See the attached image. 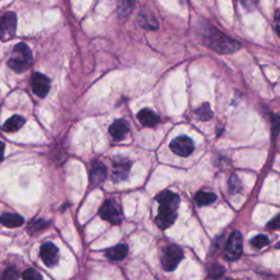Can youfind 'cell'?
Segmentation results:
<instances>
[{"label":"cell","mask_w":280,"mask_h":280,"mask_svg":"<svg viewBox=\"0 0 280 280\" xmlns=\"http://www.w3.org/2000/svg\"><path fill=\"white\" fill-rule=\"evenodd\" d=\"M0 223L7 228H18L24 223V219L18 213H3L0 216Z\"/></svg>","instance_id":"obj_14"},{"label":"cell","mask_w":280,"mask_h":280,"mask_svg":"<svg viewBox=\"0 0 280 280\" xmlns=\"http://www.w3.org/2000/svg\"><path fill=\"white\" fill-rule=\"evenodd\" d=\"M268 228L273 229V230L279 229V216H277L275 219H274L273 221H271L270 223H268Z\"/></svg>","instance_id":"obj_29"},{"label":"cell","mask_w":280,"mask_h":280,"mask_svg":"<svg viewBox=\"0 0 280 280\" xmlns=\"http://www.w3.org/2000/svg\"><path fill=\"white\" fill-rule=\"evenodd\" d=\"M25 119L20 116V115H14V116L10 117L7 122L2 125V130L5 133H15L20 128H22V126L24 125Z\"/></svg>","instance_id":"obj_18"},{"label":"cell","mask_w":280,"mask_h":280,"mask_svg":"<svg viewBox=\"0 0 280 280\" xmlns=\"http://www.w3.org/2000/svg\"><path fill=\"white\" fill-rule=\"evenodd\" d=\"M131 163L126 159H117L113 162V181L116 183L122 182L128 178Z\"/></svg>","instance_id":"obj_11"},{"label":"cell","mask_w":280,"mask_h":280,"mask_svg":"<svg viewBox=\"0 0 280 280\" xmlns=\"http://www.w3.org/2000/svg\"><path fill=\"white\" fill-rule=\"evenodd\" d=\"M138 23L146 30H158L159 22L155 15L148 12H141L138 15Z\"/></svg>","instance_id":"obj_17"},{"label":"cell","mask_w":280,"mask_h":280,"mask_svg":"<svg viewBox=\"0 0 280 280\" xmlns=\"http://www.w3.org/2000/svg\"><path fill=\"white\" fill-rule=\"evenodd\" d=\"M4 148H5V146H4L3 142L0 141V163H1V162H2V160H3V155H4Z\"/></svg>","instance_id":"obj_30"},{"label":"cell","mask_w":280,"mask_h":280,"mask_svg":"<svg viewBox=\"0 0 280 280\" xmlns=\"http://www.w3.org/2000/svg\"><path fill=\"white\" fill-rule=\"evenodd\" d=\"M16 15L13 12H7L0 16V40L10 41L15 35Z\"/></svg>","instance_id":"obj_6"},{"label":"cell","mask_w":280,"mask_h":280,"mask_svg":"<svg viewBox=\"0 0 280 280\" xmlns=\"http://www.w3.org/2000/svg\"><path fill=\"white\" fill-rule=\"evenodd\" d=\"M240 1L245 9H248L250 11L256 9L257 3H259V0H240Z\"/></svg>","instance_id":"obj_28"},{"label":"cell","mask_w":280,"mask_h":280,"mask_svg":"<svg viewBox=\"0 0 280 280\" xmlns=\"http://www.w3.org/2000/svg\"><path fill=\"white\" fill-rule=\"evenodd\" d=\"M137 116H138L140 123L144 126H147V127H155V126L159 123L158 115L149 108L141 109Z\"/></svg>","instance_id":"obj_15"},{"label":"cell","mask_w":280,"mask_h":280,"mask_svg":"<svg viewBox=\"0 0 280 280\" xmlns=\"http://www.w3.org/2000/svg\"><path fill=\"white\" fill-rule=\"evenodd\" d=\"M251 243L252 245L255 246L256 249H263L264 246L268 245V243H270V239L264 234H259L251 241Z\"/></svg>","instance_id":"obj_24"},{"label":"cell","mask_w":280,"mask_h":280,"mask_svg":"<svg viewBox=\"0 0 280 280\" xmlns=\"http://www.w3.org/2000/svg\"><path fill=\"white\" fill-rule=\"evenodd\" d=\"M23 279L26 280H40L42 279V275L40 273H38L36 270H33V268H29V270H26L23 275H22Z\"/></svg>","instance_id":"obj_25"},{"label":"cell","mask_w":280,"mask_h":280,"mask_svg":"<svg viewBox=\"0 0 280 280\" xmlns=\"http://www.w3.org/2000/svg\"><path fill=\"white\" fill-rule=\"evenodd\" d=\"M275 24H276V32L277 34H279V11H277L275 15Z\"/></svg>","instance_id":"obj_31"},{"label":"cell","mask_w":280,"mask_h":280,"mask_svg":"<svg viewBox=\"0 0 280 280\" xmlns=\"http://www.w3.org/2000/svg\"><path fill=\"white\" fill-rule=\"evenodd\" d=\"M224 274V268L220 265H213L210 271H209V275L208 277L209 278H220Z\"/></svg>","instance_id":"obj_27"},{"label":"cell","mask_w":280,"mask_h":280,"mask_svg":"<svg viewBox=\"0 0 280 280\" xmlns=\"http://www.w3.org/2000/svg\"><path fill=\"white\" fill-rule=\"evenodd\" d=\"M199 34L205 45L219 54H231L240 48V43L223 34L212 25H201Z\"/></svg>","instance_id":"obj_1"},{"label":"cell","mask_w":280,"mask_h":280,"mask_svg":"<svg viewBox=\"0 0 280 280\" xmlns=\"http://www.w3.org/2000/svg\"><path fill=\"white\" fill-rule=\"evenodd\" d=\"M195 114L197 118L200 120H209L212 118V111L208 103H205L204 105H201L199 108H197L195 111Z\"/></svg>","instance_id":"obj_21"},{"label":"cell","mask_w":280,"mask_h":280,"mask_svg":"<svg viewBox=\"0 0 280 280\" xmlns=\"http://www.w3.org/2000/svg\"><path fill=\"white\" fill-rule=\"evenodd\" d=\"M243 251V241H242V234L240 231H233L230 235V238L226 245V259L229 261H235L242 254Z\"/></svg>","instance_id":"obj_7"},{"label":"cell","mask_w":280,"mask_h":280,"mask_svg":"<svg viewBox=\"0 0 280 280\" xmlns=\"http://www.w3.org/2000/svg\"><path fill=\"white\" fill-rule=\"evenodd\" d=\"M106 178V168L100 162H94L90 172V180L93 185H100Z\"/></svg>","instance_id":"obj_13"},{"label":"cell","mask_w":280,"mask_h":280,"mask_svg":"<svg viewBox=\"0 0 280 280\" xmlns=\"http://www.w3.org/2000/svg\"><path fill=\"white\" fill-rule=\"evenodd\" d=\"M159 201V213L156 218L157 224L161 229H168L177 220L180 206V196L170 190H164L157 196Z\"/></svg>","instance_id":"obj_2"},{"label":"cell","mask_w":280,"mask_h":280,"mask_svg":"<svg viewBox=\"0 0 280 280\" xmlns=\"http://www.w3.org/2000/svg\"><path fill=\"white\" fill-rule=\"evenodd\" d=\"M31 85H32L33 92H34L37 96L45 97L47 95V93L49 92L51 81H49L46 76H44L43 74L40 73H36L32 76Z\"/></svg>","instance_id":"obj_10"},{"label":"cell","mask_w":280,"mask_h":280,"mask_svg":"<svg viewBox=\"0 0 280 280\" xmlns=\"http://www.w3.org/2000/svg\"><path fill=\"white\" fill-rule=\"evenodd\" d=\"M136 0H119L117 11L120 16H127L135 7Z\"/></svg>","instance_id":"obj_20"},{"label":"cell","mask_w":280,"mask_h":280,"mask_svg":"<svg viewBox=\"0 0 280 280\" xmlns=\"http://www.w3.org/2000/svg\"><path fill=\"white\" fill-rule=\"evenodd\" d=\"M2 278L5 279V280H15V279L19 278V272L14 267L7 268V270L3 272Z\"/></svg>","instance_id":"obj_26"},{"label":"cell","mask_w":280,"mask_h":280,"mask_svg":"<svg viewBox=\"0 0 280 280\" xmlns=\"http://www.w3.org/2000/svg\"><path fill=\"white\" fill-rule=\"evenodd\" d=\"M49 224V222L45 221L44 219H37V220L32 221L29 227H27V231H29L30 234H36L40 231H42L43 229H45Z\"/></svg>","instance_id":"obj_22"},{"label":"cell","mask_w":280,"mask_h":280,"mask_svg":"<svg viewBox=\"0 0 280 280\" xmlns=\"http://www.w3.org/2000/svg\"><path fill=\"white\" fill-rule=\"evenodd\" d=\"M170 147L175 155L180 157H188L194 151L193 140L187 136H180L173 139Z\"/></svg>","instance_id":"obj_8"},{"label":"cell","mask_w":280,"mask_h":280,"mask_svg":"<svg viewBox=\"0 0 280 280\" xmlns=\"http://www.w3.org/2000/svg\"><path fill=\"white\" fill-rule=\"evenodd\" d=\"M216 198H217V196L213 193H210V191L200 190L196 194L195 201L198 206H207V205L212 204V202L216 200Z\"/></svg>","instance_id":"obj_19"},{"label":"cell","mask_w":280,"mask_h":280,"mask_svg":"<svg viewBox=\"0 0 280 280\" xmlns=\"http://www.w3.org/2000/svg\"><path fill=\"white\" fill-rule=\"evenodd\" d=\"M129 131V126L124 119H117L109 126V134L115 140H122Z\"/></svg>","instance_id":"obj_12"},{"label":"cell","mask_w":280,"mask_h":280,"mask_svg":"<svg viewBox=\"0 0 280 280\" xmlns=\"http://www.w3.org/2000/svg\"><path fill=\"white\" fill-rule=\"evenodd\" d=\"M184 254L182 249L178 245H170L164 250V253L162 256V267L164 271L167 272H172L177 268L180 264V262L183 260Z\"/></svg>","instance_id":"obj_4"},{"label":"cell","mask_w":280,"mask_h":280,"mask_svg":"<svg viewBox=\"0 0 280 280\" xmlns=\"http://www.w3.org/2000/svg\"><path fill=\"white\" fill-rule=\"evenodd\" d=\"M128 254V248L126 244H117L114 248L106 250L105 255L112 261H122Z\"/></svg>","instance_id":"obj_16"},{"label":"cell","mask_w":280,"mask_h":280,"mask_svg":"<svg viewBox=\"0 0 280 280\" xmlns=\"http://www.w3.org/2000/svg\"><path fill=\"white\" fill-rule=\"evenodd\" d=\"M100 216L103 220L111 222L112 224H119L123 221V211L115 200H107L100 209Z\"/></svg>","instance_id":"obj_5"},{"label":"cell","mask_w":280,"mask_h":280,"mask_svg":"<svg viewBox=\"0 0 280 280\" xmlns=\"http://www.w3.org/2000/svg\"><path fill=\"white\" fill-rule=\"evenodd\" d=\"M40 256L44 264L47 267H54L58 263V249L57 246L51 243L46 242L41 246Z\"/></svg>","instance_id":"obj_9"},{"label":"cell","mask_w":280,"mask_h":280,"mask_svg":"<svg viewBox=\"0 0 280 280\" xmlns=\"http://www.w3.org/2000/svg\"><path fill=\"white\" fill-rule=\"evenodd\" d=\"M242 188V184H241L240 179L237 175H232L229 181V189L231 194H237Z\"/></svg>","instance_id":"obj_23"},{"label":"cell","mask_w":280,"mask_h":280,"mask_svg":"<svg viewBox=\"0 0 280 280\" xmlns=\"http://www.w3.org/2000/svg\"><path fill=\"white\" fill-rule=\"evenodd\" d=\"M32 63V52L25 43L16 44L13 48L12 56L9 59L8 66L14 73H24Z\"/></svg>","instance_id":"obj_3"}]
</instances>
